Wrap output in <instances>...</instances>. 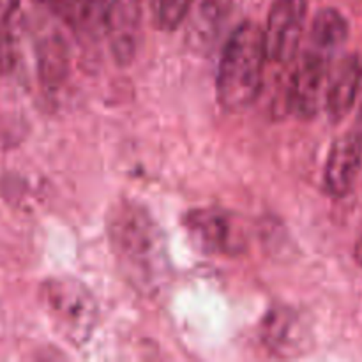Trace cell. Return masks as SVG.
Wrapping results in <instances>:
<instances>
[{
    "label": "cell",
    "mask_w": 362,
    "mask_h": 362,
    "mask_svg": "<svg viewBox=\"0 0 362 362\" xmlns=\"http://www.w3.org/2000/svg\"><path fill=\"white\" fill-rule=\"evenodd\" d=\"M108 243L133 288L145 296L161 292L170 279V258L163 230L140 204L120 200L108 211Z\"/></svg>",
    "instance_id": "obj_1"
},
{
    "label": "cell",
    "mask_w": 362,
    "mask_h": 362,
    "mask_svg": "<svg viewBox=\"0 0 362 362\" xmlns=\"http://www.w3.org/2000/svg\"><path fill=\"white\" fill-rule=\"evenodd\" d=\"M267 62L264 28L243 21L226 39L216 76V95L223 110L240 113L255 105L264 85Z\"/></svg>",
    "instance_id": "obj_2"
},
{
    "label": "cell",
    "mask_w": 362,
    "mask_h": 362,
    "mask_svg": "<svg viewBox=\"0 0 362 362\" xmlns=\"http://www.w3.org/2000/svg\"><path fill=\"white\" fill-rule=\"evenodd\" d=\"M41 303L55 331L74 346L90 339L98 324V303L83 283L73 278H49L41 286Z\"/></svg>",
    "instance_id": "obj_3"
},
{
    "label": "cell",
    "mask_w": 362,
    "mask_h": 362,
    "mask_svg": "<svg viewBox=\"0 0 362 362\" xmlns=\"http://www.w3.org/2000/svg\"><path fill=\"white\" fill-rule=\"evenodd\" d=\"M308 16V0H274L264 28L267 60L290 64L303 42Z\"/></svg>",
    "instance_id": "obj_4"
},
{
    "label": "cell",
    "mask_w": 362,
    "mask_h": 362,
    "mask_svg": "<svg viewBox=\"0 0 362 362\" xmlns=\"http://www.w3.org/2000/svg\"><path fill=\"white\" fill-rule=\"evenodd\" d=\"M184 228L200 251L209 255H237L244 237L237 219L221 209H194L184 218Z\"/></svg>",
    "instance_id": "obj_5"
},
{
    "label": "cell",
    "mask_w": 362,
    "mask_h": 362,
    "mask_svg": "<svg viewBox=\"0 0 362 362\" xmlns=\"http://www.w3.org/2000/svg\"><path fill=\"white\" fill-rule=\"evenodd\" d=\"M331 59L308 48L292 74L288 88V108L296 117L313 119L324 103Z\"/></svg>",
    "instance_id": "obj_6"
},
{
    "label": "cell",
    "mask_w": 362,
    "mask_h": 362,
    "mask_svg": "<svg viewBox=\"0 0 362 362\" xmlns=\"http://www.w3.org/2000/svg\"><path fill=\"white\" fill-rule=\"evenodd\" d=\"M362 165V140L356 133L338 138L329 151L324 170V187L332 198L352 193Z\"/></svg>",
    "instance_id": "obj_7"
},
{
    "label": "cell",
    "mask_w": 362,
    "mask_h": 362,
    "mask_svg": "<svg viewBox=\"0 0 362 362\" xmlns=\"http://www.w3.org/2000/svg\"><path fill=\"white\" fill-rule=\"evenodd\" d=\"M362 85V59L349 55L329 73L324 106L331 122L338 124L352 112Z\"/></svg>",
    "instance_id": "obj_8"
},
{
    "label": "cell",
    "mask_w": 362,
    "mask_h": 362,
    "mask_svg": "<svg viewBox=\"0 0 362 362\" xmlns=\"http://www.w3.org/2000/svg\"><path fill=\"white\" fill-rule=\"evenodd\" d=\"M262 339L278 356H293L304 350L308 331L299 315L288 308H276L262 324Z\"/></svg>",
    "instance_id": "obj_9"
},
{
    "label": "cell",
    "mask_w": 362,
    "mask_h": 362,
    "mask_svg": "<svg viewBox=\"0 0 362 362\" xmlns=\"http://www.w3.org/2000/svg\"><path fill=\"white\" fill-rule=\"evenodd\" d=\"M308 37V48L332 60L349 39V21L339 11L322 9L315 16Z\"/></svg>",
    "instance_id": "obj_10"
},
{
    "label": "cell",
    "mask_w": 362,
    "mask_h": 362,
    "mask_svg": "<svg viewBox=\"0 0 362 362\" xmlns=\"http://www.w3.org/2000/svg\"><path fill=\"white\" fill-rule=\"evenodd\" d=\"M39 74L42 83L55 88L66 80L69 69V55L67 46L59 34L46 35L37 48Z\"/></svg>",
    "instance_id": "obj_11"
},
{
    "label": "cell",
    "mask_w": 362,
    "mask_h": 362,
    "mask_svg": "<svg viewBox=\"0 0 362 362\" xmlns=\"http://www.w3.org/2000/svg\"><path fill=\"white\" fill-rule=\"evenodd\" d=\"M41 2L49 4L53 13L73 28H85L92 21H98L95 0H41Z\"/></svg>",
    "instance_id": "obj_12"
},
{
    "label": "cell",
    "mask_w": 362,
    "mask_h": 362,
    "mask_svg": "<svg viewBox=\"0 0 362 362\" xmlns=\"http://www.w3.org/2000/svg\"><path fill=\"white\" fill-rule=\"evenodd\" d=\"M193 0H158L156 6V20L161 30L173 32L184 23L189 14Z\"/></svg>",
    "instance_id": "obj_13"
},
{
    "label": "cell",
    "mask_w": 362,
    "mask_h": 362,
    "mask_svg": "<svg viewBox=\"0 0 362 362\" xmlns=\"http://www.w3.org/2000/svg\"><path fill=\"white\" fill-rule=\"evenodd\" d=\"M232 4L233 0H200V4H198V13H200L202 21L209 28L218 27L230 14Z\"/></svg>",
    "instance_id": "obj_14"
},
{
    "label": "cell",
    "mask_w": 362,
    "mask_h": 362,
    "mask_svg": "<svg viewBox=\"0 0 362 362\" xmlns=\"http://www.w3.org/2000/svg\"><path fill=\"white\" fill-rule=\"evenodd\" d=\"M122 0H95V13H98V23L106 28L108 21L120 11Z\"/></svg>",
    "instance_id": "obj_15"
},
{
    "label": "cell",
    "mask_w": 362,
    "mask_h": 362,
    "mask_svg": "<svg viewBox=\"0 0 362 362\" xmlns=\"http://www.w3.org/2000/svg\"><path fill=\"white\" fill-rule=\"evenodd\" d=\"M20 0H0V25H9L18 9Z\"/></svg>",
    "instance_id": "obj_16"
},
{
    "label": "cell",
    "mask_w": 362,
    "mask_h": 362,
    "mask_svg": "<svg viewBox=\"0 0 362 362\" xmlns=\"http://www.w3.org/2000/svg\"><path fill=\"white\" fill-rule=\"evenodd\" d=\"M352 133H356L357 136L362 140V103L359 106V112H357V117H356V124H354L352 127Z\"/></svg>",
    "instance_id": "obj_17"
}]
</instances>
